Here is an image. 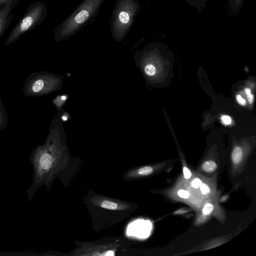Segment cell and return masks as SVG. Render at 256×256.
I'll list each match as a JSON object with an SVG mask.
<instances>
[{"label":"cell","mask_w":256,"mask_h":256,"mask_svg":"<svg viewBox=\"0 0 256 256\" xmlns=\"http://www.w3.org/2000/svg\"><path fill=\"white\" fill-rule=\"evenodd\" d=\"M245 92L247 96L248 102L250 104H252L254 102V96L251 93L250 90L248 88H245Z\"/></svg>","instance_id":"cell-17"},{"label":"cell","mask_w":256,"mask_h":256,"mask_svg":"<svg viewBox=\"0 0 256 256\" xmlns=\"http://www.w3.org/2000/svg\"><path fill=\"white\" fill-rule=\"evenodd\" d=\"M222 122L226 124H228L231 123L232 120L228 116H224L222 117Z\"/></svg>","instance_id":"cell-22"},{"label":"cell","mask_w":256,"mask_h":256,"mask_svg":"<svg viewBox=\"0 0 256 256\" xmlns=\"http://www.w3.org/2000/svg\"><path fill=\"white\" fill-rule=\"evenodd\" d=\"M85 244L86 247L82 248V253L80 255L83 256H106V255H114V251L110 248H114V245L109 244ZM84 245V246H85Z\"/></svg>","instance_id":"cell-7"},{"label":"cell","mask_w":256,"mask_h":256,"mask_svg":"<svg viewBox=\"0 0 256 256\" xmlns=\"http://www.w3.org/2000/svg\"><path fill=\"white\" fill-rule=\"evenodd\" d=\"M8 126V118L0 96V130H4Z\"/></svg>","instance_id":"cell-9"},{"label":"cell","mask_w":256,"mask_h":256,"mask_svg":"<svg viewBox=\"0 0 256 256\" xmlns=\"http://www.w3.org/2000/svg\"><path fill=\"white\" fill-rule=\"evenodd\" d=\"M214 210V206L210 204H206L202 209V213L205 215H208L212 213Z\"/></svg>","instance_id":"cell-16"},{"label":"cell","mask_w":256,"mask_h":256,"mask_svg":"<svg viewBox=\"0 0 256 256\" xmlns=\"http://www.w3.org/2000/svg\"><path fill=\"white\" fill-rule=\"evenodd\" d=\"M216 164L214 162L208 160L203 164L202 168L206 172H212L216 169Z\"/></svg>","instance_id":"cell-13"},{"label":"cell","mask_w":256,"mask_h":256,"mask_svg":"<svg viewBox=\"0 0 256 256\" xmlns=\"http://www.w3.org/2000/svg\"><path fill=\"white\" fill-rule=\"evenodd\" d=\"M66 98L64 96H58L54 100L53 102L57 108H60Z\"/></svg>","instance_id":"cell-15"},{"label":"cell","mask_w":256,"mask_h":256,"mask_svg":"<svg viewBox=\"0 0 256 256\" xmlns=\"http://www.w3.org/2000/svg\"><path fill=\"white\" fill-rule=\"evenodd\" d=\"M47 15V8L44 2H38L31 4L22 18L16 25L6 38L4 45L8 46L16 42L22 34L36 26L40 24Z\"/></svg>","instance_id":"cell-5"},{"label":"cell","mask_w":256,"mask_h":256,"mask_svg":"<svg viewBox=\"0 0 256 256\" xmlns=\"http://www.w3.org/2000/svg\"><path fill=\"white\" fill-rule=\"evenodd\" d=\"M91 202L94 206L109 210L122 211L130 208V205L126 202L100 196L94 197Z\"/></svg>","instance_id":"cell-6"},{"label":"cell","mask_w":256,"mask_h":256,"mask_svg":"<svg viewBox=\"0 0 256 256\" xmlns=\"http://www.w3.org/2000/svg\"><path fill=\"white\" fill-rule=\"evenodd\" d=\"M188 4L194 7L198 12H201L206 6L208 0H184Z\"/></svg>","instance_id":"cell-10"},{"label":"cell","mask_w":256,"mask_h":256,"mask_svg":"<svg viewBox=\"0 0 256 256\" xmlns=\"http://www.w3.org/2000/svg\"><path fill=\"white\" fill-rule=\"evenodd\" d=\"M140 9L139 0H117L110 22L112 36L122 42L128 33Z\"/></svg>","instance_id":"cell-3"},{"label":"cell","mask_w":256,"mask_h":256,"mask_svg":"<svg viewBox=\"0 0 256 256\" xmlns=\"http://www.w3.org/2000/svg\"><path fill=\"white\" fill-rule=\"evenodd\" d=\"M106 0H84L54 31L56 42L66 40L83 28L98 12Z\"/></svg>","instance_id":"cell-2"},{"label":"cell","mask_w":256,"mask_h":256,"mask_svg":"<svg viewBox=\"0 0 256 256\" xmlns=\"http://www.w3.org/2000/svg\"><path fill=\"white\" fill-rule=\"evenodd\" d=\"M202 184V182L200 179L196 178L192 180V186L193 188H198L200 187Z\"/></svg>","instance_id":"cell-18"},{"label":"cell","mask_w":256,"mask_h":256,"mask_svg":"<svg viewBox=\"0 0 256 256\" xmlns=\"http://www.w3.org/2000/svg\"><path fill=\"white\" fill-rule=\"evenodd\" d=\"M11 0H0V7L5 5L8 2Z\"/></svg>","instance_id":"cell-24"},{"label":"cell","mask_w":256,"mask_h":256,"mask_svg":"<svg viewBox=\"0 0 256 256\" xmlns=\"http://www.w3.org/2000/svg\"><path fill=\"white\" fill-rule=\"evenodd\" d=\"M243 153L242 148L239 146H236L232 152V160L234 164L240 163L242 158Z\"/></svg>","instance_id":"cell-11"},{"label":"cell","mask_w":256,"mask_h":256,"mask_svg":"<svg viewBox=\"0 0 256 256\" xmlns=\"http://www.w3.org/2000/svg\"><path fill=\"white\" fill-rule=\"evenodd\" d=\"M183 172H184V176L185 178L188 179L191 176H192L191 172L186 167L184 168Z\"/></svg>","instance_id":"cell-21"},{"label":"cell","mask_w":256,"mask_h":256,"mask_svg":"<svg viewBox=\"0 0 256 256\" xmlns=\"http://www.w3.org/2000/svg\"><path fill=\"white\" fill-rule=\"evenodd\" d=\"M62 83V78L56 74L38 72L30 74L22 88L26 96L46 95L59 89Z\"/></svg>","instance_id":"cell-4"},{"label":"cell","mask_w":256,"mask_h":256,"mask_svg":"<svg viewBox=\"0 0 256 256\" xmlns=\"http://www.w3.org/2000/svg\"><path fill=\"white\" fill-rule=\"evenodd\" d=\"M64 136L62 120L56 116L50 124L45 142L34 149L29 157L34 172L32 184L27 190L28 202L42 186L48 190L50 188L64 161L66 148L64 143Z\"/></svg>","instance_id":"cell-1"},{"label":"cell","mask_w":256,"mask_h":256,"mask_svg":"<svg viewBox=\"0 0 256 256\" xmlns=\"http://www.w3.org/2000/svg\"><path fill=\"white\" fill-rule=\"evenodd\" d=\"M236 100L242 106H244L246 104V102L244 99L240 95H237L236 96Z\"/></svg>","instance_id":"cell-23"},{"label":"cell","mask_w":256,"mask_h":256,"mask_svg":"<svg viewBox=\"0 0 256 256\" xmlns=\"http://www.w3.org/2000/svg\"><path fill=\"white\" fill-rule=\"evenodd\" d=\"M200 188L202 192L204 194H208L210 192V188L206 184H202Z\"/></svg>","instance_id":"cell-19"},{"label":"cell","mask_w":256,"mask_h":256,"mask_svg":"<svg viewBox=\"0 0 256 256\" xmlns=\"http://www.w3.org/2000/svg\"><path fill=\"white\" fill-rule=\"evenodd\" d=\"M14 0H10L0 10V38L5 31L6 26H8L10 16V12L14 7Z\"/></svg>","instance_id":"cell-8"},{"label":"cell","mask_w":256,"mask_h":256,"mask_svg":"<svg viewBox=\"0 0 256 256\" xmlns=\"http://www.w3.org/2000/svg\"><path fill=\"white\" fill-rule=\"evenodd\" d=\"M178 196L182 198H187L189 197L190 193L186 190H180L178 191Z\"/></svg>","instance_id":"cell-20"},{"label":"cell","mask_w":256,"mask_h":256,"mask_svg":"<svg viewBox=\"0 0 256 256\" xmlns=\"http://www.w3.org/2000/svg\"><path fill=\"white\" fill-rule=\"evenodd\" d=\"M245 0H228L230 9L233 12H238L242 8Z\"/></svg>","instance_id":"cell-12"},{"label":"cell","mask_w":256,"mask_h":256,"mask_svg":"<svg viewBox=\"0 0 256 256\" xmlns=\"http://www.w3.org/2000/svg\"><path fill=\"white\" fill-rule=\"evenodd\" d=\"M145 73L150 76H152L156 73V68L152 64L146 65L144 69Z\"/></svg>","instance_id":"cell-14"}]
</instances>
